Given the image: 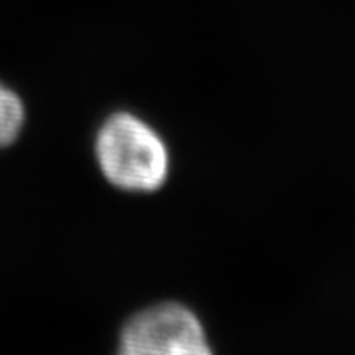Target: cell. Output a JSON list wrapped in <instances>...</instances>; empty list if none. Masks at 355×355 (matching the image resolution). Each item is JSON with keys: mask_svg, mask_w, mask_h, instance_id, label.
Instances as JSON below:
<instances>
[{"mask_svg": "<svg viewBox=\"0 0 355 355\" xmlns=\"http://www.w3.org/2000/svg\"><path fill=\"white\" fill-rule=\"evenodd\" d=\"M96 159L114 186L126 191H155L164 184L170 155L161 135L132 114H114L99 128Z\"/></svg>", "mask_w": 355, "mask_h": 355, "instance_id": "1", "label": "cell"}, {"mask_svg": "<svg viewBox=\"0 0 355 355\" xmlns=\"http://www.w3.org/2000/svg\"><path fill=\"white\" fill-rule=\"evenodd\" d=\"M200 334L202 324L184 305H153L125 324L117 355H177L186 341Z\"/></svg>", "mask_w": 355, "mask_h": 355, "instance_id": "2", "label": "cell"}, {"mask_svg": "<svg viewBox=\"0 0 355 355\" xmlns=\"http://www.w3.org/2000/svg\"><path fill=\"white\" fill-rule=\"evenodd\" d=\"M26 112L22 99L9 87L0 83V148L8 146L18 137L22 130Z\"/></svg>", "mask_w": 355, "mask_h": 355, "instance_id": "3", "label": "cell"}]
</instances>
